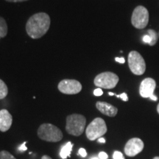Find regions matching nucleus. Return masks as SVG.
<instances>
[{"label":"nucleus","mask_w":159,"mask_h":159,"mask_svg":"<svg viewBox=\"0 0 159 159\" xmlns=\"http://www.w3.org/2000/svg\"><path fill=\"white\" fill-rule=\"evenodd\" d=\"M50 18L45 13H35L30 18L26 25V31L32 39H37L44 35L50 27Z\"/></svg>","instance_id":"1"},{"label":"nucleus","mask_w":159,"mask_h":159,"mask_svg":"<svg viewBox=\"0 0 159 159\" xmlns=\"http://www.w3.org/2000/svg\"><path fill=\"white\" fill-rule=\"evenodd\" d=\"M86 119L81 114H74L66 117V130L69 134L80 136L84 132Z\"/></svg>","instance_id":"2"},{"label":"nucleus","mask_w":159,"mask_h":159,"mask_svg":"<svg viewBox=\"0 0 159 159\" xmlns=\"http://www.w3.org/2000/svg\"><path fill=\"white\" fill-rule=\"evenodd\" d=\"M37 134L41 140L49 142H58L63 139L62 131L50 123L41 125L38 129Z\"/></svg>","instance_id":"3"},{"label":"nucleus","mask_w":159,"mask_h":159,"mask_svg":"<svg viewBox=\"0 0 159 159\" xmlns=\"http://www.w3.org/2000/svg\"><path fill=\"white\" fill-rule=\"evenodd\" d=\"M107 132V126L104 119L102 118H95L88 125L85 130L86 137L90 141H94L101 138Z\"/></svg>","instance_id":"4"},{"label":"nucleus","mask_w":159,"mask_h":159,"mask_svg":"<svg viewBox=\"0 0 159 159\" xmlns=\"http://www.w3.org/2000/svg\"><path fill=\"white\" fill-rule=\"evenodd\" d=\"M119 78L115 73L105 71L97 75L94 78V85L98 88L105 89H112L119 83Z\"/></svg>","instance_id":"5"},{"label":"nucleus","mask_w":159,"mask_h":159,"mask_svg":"<svg viewBox=\"0 0 159 159\" xmlns=\"http://www.w3.org/2000/svg\"><path fill=\"white\" fill-rule=\"evenodd\" d=\"M128 66L135 75H142L146 70L144 59L137 51H131L128 55Z\"/></svg>","instance_id":"6"},{"label":"nucleus","mask_w":159,"mask_h":159,"mask_svg":"<svg viewBox=\"0 0 159 159\" xmlns=\"http://www.w3.org/2000/svg\"><path fill=\"white\" fill-rule=\"evenodd\" d=\"M149 22V12L144 6H137L133 12L131 23L135 28L144 29Z\"/></svg>","instance_id":"7"},{"label":"nucleus","mask_w":159,"mask_h":159,"mask_svg":"<svg viewBox=\"0 0 159 159\" xmlns=\"http://www.w3.org/2000/svg\"><path fill=\"white\" fill-rule=\"evenodd\" d=\"M57 88L63 94H77L82 90V85L76 80L66 79L58 83Z\"/></svg>","instance_id":"8"},{"label":"nucleus","mask_w":159,"mask_h":159,"mask_svg":"<svg viewBox=\"0 0 159 159\" xmlns=\"http://www.w3.org/2000/svg\"><path fill=\"white\" fill-rule=\"evenodd\" d=\"M156 87V82L154 79L148 77L143 80L139 86V94L143 98H150L152 100L157 101V97L154 95Z\"/></svg>","instance_id":"9"},{"label":"nucleus","mask_w":159,"mask_h":159,"mask_svg":"<svg viewBox=\"0 0 159 159\" xmlns=\"http://www.w3.org/2000/svg\"><path fill=\"white\" fill-rule=\"evenodd\" d=\"M144 142L139 138H133L128 141L125 146V153L129 157H134L144 149Z\"/></svg>","instance_id":"10"},{"label":"nucleus","mask_w":159,"mask_h":159,"mask_svg":"<svg viewBox=\"0 0 159 159\" xmlns=\"http://www.w3.org/2000/svg\"><path fill=\"white\" fill-rule=\"evenodd\" d=\"M13 117L10 112L6 109L0 111V131L6 132L11 128Z\"/></svg>","instance_id":"11"},{"label":"nucleus","mask_w":159,"mask_h":159,"mask_svg":"<svg viewBox=\"0 0 159 159\" xmlns=\"http://www.w3.org/2000/svg\"><path fill=\"white\" fill-rule=\"evenodd\" d=\"M97 110L100 111L102 114L110 117H114L118 113V109L114 105L105 102H97L96 103Z\"/></svg>","instance_id":"12"},{"label":"nucleus","mask_w":159,"mask_h":159,"mask_svg":"<svg viewBox=\"0 0 159 159\" xmlns=\"http://www.w3.org/2000/svg\"><path fill=\"white\" fill-rule=\"evenodd\" d=\"M73 144L71 142H69L66 144L61 149V152H60V156H61V158L66 159L68 157H70L71 150H72Z\"/></svg>","instance_id":"13"},{"label":"nucleus","mask_w":159,"mask_h":159,"mask_svg":"<svg viewBox=\"0 0 159 159\" xmlns=\"http://www.w3.org/2000/svg\"><path fill=\"white\" fill-rule=\"evenodd\" d=\"M148 35L150 37V43H149V45L152 47V46L156 45L157 41H158V33H157L154 30H148Z\"/></svg>","instance_id":"14"},{"label":"nucleus","mask_w":159,"mask_h":159,"mask_svg":"<svg viewBox=\"0 0 159 159\" xmlns=\"http://www.w3.org/2000/svg\"><path fill=\"white\" fill-rule=\"evenodd\" d=\"M7 34V25L5 20L0 17V38L5 37Z\"/></svg>","instance_id":"15"},{"label":"nucleus","mask_w":159,"mask_h":159,"mask_svg":"<svg viewBox=\"0 0 159 159\" xmlns=\"http://www.w3.org/2000/svg\"><path fill=\"white\" fill-rule=\"evenodd\" d=\"M8 94V89L7 85L3 80L0 79V99H2L7 97Z\"/></svg>","instance_id":"16"},{"label":"nucleus","mask_w":159,"mask_h":159,"mask_svg":"<svg viewBox=\"0 0 159 159\" xmlns=\"http://www.w3.org/2000/svg\"><path fill=\"white\" fill-rule=\"evenodd\" d=\"M0 159H16L14 156L9 152L6 150H2L0 152Z\"/></svg>","instance_id":"17"},{"label":"nucleus","mask_w":159,"mask_h":159,"mask_svg":"<svg viewBox=\"0 0 159 159\" xmlns=\"http://www.w3.org/2000/svg\"><path fill=\"white\" fill-rule=\"evenodd\" d=\"M113 158L114 159H125L123 154L119 151H115L114 155H113Z\"/></svg>","instance_id":"18"},{"label":"nucleus","mask_w":159,"mask_h":159,"mask_svg":"<svg viewBox=\"0 0 159 159\" xmlns=\"http://www.w3.org/2000/svg\"><path fill=\"white\" fill-rule=\"evenodd\" d=\"M116 97H118V98H121L123 101H125V102H127V101L128 100V95H127L126 93H122V94H121L120 95H116Z\"/></svg>","instance_id":"19"},{"label":"nucleus","mask_w":159,"mask_h":159,"mask_svg":"<svg viewBox=\"0 0 159 159\" xmlns=\"http://www.w3.org/2000/svg\"><path fill=\"white\" fill-rule=\"evenodd\" d=\"M102 94H103V91H102V90L100 88H97V89H96L94 91V94L95 95V96H97V97L102 96Z\"/></svg>","instance_id":"20"},{"label":"nucleus","mask_w":159,"mask_h":159,"mask_svg":"<svg viewBox=\"0 0 159 159\" xmlns=\"http://www.w3.org/2000/svg\"><path fill=\"white\" fill-rule=\"evenodd\" d=\"M142 41H143V42L144 43H150V37L149 36V35H144V36H143V38H142Z\"/></svg>","instance_id":"21"},{"label":"nucleus","mask_w":159,"mask_h":159,"mask_svg":"<svg viewBox=\"0 0 159 159\" xmlns=\"http://www.w3.org/2000/svg\"><path fill=\"white\" fill-rule=\"evenodd\" d=\"M79 154L83 158H85V157H86V156H87L86 150H85L84 148H80L79 150Z\"/></svg>","instance_id":"22"},{"label":"nucleus","mask_w":159,"mask_h":159,"mask_svg":"<svg viewBox=\"0 0 159 159\" xmlns=\"http://www.w3.org/2000/svg\"><path fill=\"white\" fill-rule=\"evenodd\" d=\"M99 159H108V155L105 153V152H101L99 154Z\"/></svg>","instance_id":"23"},{"label":"nucleus","mask_w":159,"mask_h":159,"mask_svg":"<svg viewBox=\"0 0 159 159\" xmlns=\"http://www.w3.org/2000/svg\"><path fill=\"white\" fill-rule=\"evenodd\" d=\"M26 143H27V142H25L23 143L21 145V146L19 147V150H21V151H25V150H27V147L25 146V144H26Z\"/></svg>","instance_id":"24"},{"label":"nucleus","mask_w":159,"mask_h":159,"mask_svg":"<svg viewBox=\"0 0 159 159\" xmlns=\"http://www.w3.org/2000/svg\"><path fill=\"white\" fill-rule=\"evenodd\" d=\"M116 61L119 63H125V60L124 57H116Z\"/></svg>","instance_id":"25"},{"label":"nucleus","mask_w":159,"mask_h":159,"mask_svg":"<svg viewBox=\"0 0 159 159\" xmlns=\"http://www.w3.org/2000/svg\"><path fill=\"white\" fill-rule=\"evenodd\" d=\"M6 1L10 2H25L27 0H6Z\"/></svg>","instance_id":"26"},{"label":"nucleus","mask_w":159,"mask_h":159,"mask_svg":"<svg viewBox=\"0 0 159 159\" xmlns=\"http://www.w3.org/2000/svg\"><path fill=\"white\" fill-rule=\"evenodd\" d=\"M98 142L99 143H105V139L104 138H99L98 139Z\"/></svg>","instance_id":"27"},{"label":"nucleus","mask_w":159,"mask_h":159,"mask_svg":"<svg viewBox=\"0 0 159 159\" xmlns=\"http://www.w3.org/2000/svg\"><path fill=\"white\" fill-rule=\"evenodd\" d=\"M41 159H52V158L50 156L45 155V156H43L42 157H41Z\"/></svg>","instance_id":"28"},{"label":"nucleus","mask_w":159,"mask_h":159,"mask_svg":"<svg viewBox=\"0 0 159 159\" xmlns=\"http://www.w3.org/2000/svg\"><path fill=\"white\" fill-rule=\"evenodd\" d=\"M108 94L110 95V96H114V95H115V94H114V93H112V92H109Z\"/></svg>","instance_id":"29"},{"label":"nucleus","mask_w":159,"mask_h":159,"mask_svg":"<svg viewBox=\"0 0 159 159\" xmlns=\"http://www.w3.org/2000/svg\"><path fill=\"white\" fill-rule=\"evenodd\" d=\"M157 112H158V114H159V103H158V106H157Z\"/></svg>","instance_id":"30"},{"label":"nucleus","mask_w":159,"mask_h":159,"mask_svg":"<svg viewBox=\"0 0 159 159\" xmlns=\"http://www.w3.org/2000/svg\"><path fill=\"white\" fill-rule=\"evenodd\" d=\"M91 159H99V158H97V157H93V158H91Z\"/></svg>","instance_id":"31"},{"label":"nucleus","mask_w":159,"mask_h":159,"mask_svg":"<svg viewBox=\"0 0 159 159\" xmlns=\"http://www.w3.org/2000/svg\"><path fill=\"white\" fill-rule=\"evenodd\" d=\"M153 159H159V157H158V156H157V157H155V158H154Z\"/></svg>","instance_id":"32"},{"label":"nucleus","mask_w":159,"mask_h":159,"mask_svg":"<svg viewBox=\"0 0 159 159\" xmlns=\"http://www.w3.org/2000/svg\"><path fill=\"white\" fill-rule=\"evenodd\" d=\"M158 37H159V32H158Z\"/></svg>","instance_id":"33"}]
</instances>
